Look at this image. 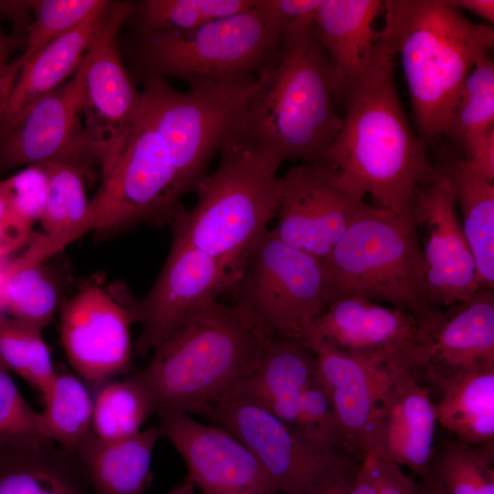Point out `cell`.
I'll use <instances>...</instances> for the list:
<instances>
[{
    "label": "cell",
    "instance_id": "obj_4",
    "mask_svg": "<svg viewBox=\"0 0 494 494\" xmlns=\"http://www.w3.org/2000/svg\"><path fill=\"white\" fill-rule=\"evenodd\" d=\"M382 39L400 58L420 138L446 134L464 82L494 44L489 26L448 0H385Z\"/></svg>",
    "mask_w": 494,
    "mask_h": 494
},
{
    "label": "cell",
    "instance_id": "obj_27",
    "mask_svg": "<svg viewBox=\"0 0 494 494\" xmlns=\"http://www.w3.org/2000/svg\"><path fill=\"white\" fill-rule=\"evenodd\" d=\"M48 181L47 198L40 219L44 232L33 236L15 263H41L81 236L90 201L85 170L81 164L66 161L41 164Z\"/></svg>",
    "mask_w": 494,
    "mask_h": 494
},
{
    "label": "cell",
    "instance_id": "obj_50",
    "mask_svg": "<svg viewBox=\"0 0 494 494\" xmlns=\"http://www.w3.org/2000/svg\"><path fill=\"white\" fill-rule=\"evenodd\" d=\"M166 494H196L195 485L188 478H185L180 484Z\"/></svg>",
    "mask_w": 494,
    "mask_h": 494
},
{
    "label": "cell",
    "instance_id": "obj_22",
    "mask_svg": "<svg viewBox=\"0 0 494 494\" xmlns=\"http://www.w3.org/2000/svg\"><path fill=\"white\" fill-rule=\"evenodd\" d=\"M297 338L314 352L317 381L329 399L346 452L362 458L370 450L371 423L393 366L349 356L308 332Z\"/></svg>",
    "mask_w": 494,
    "mask_h": 494
},
{
    "label": "cell",
    "instance_id": "obj_30",
    "mask_svg": "<svg viewBox=\"0 0 494 494\" xmlns=\"http://www.w3.org/2000/svg\"><path fill=\"white\" fill-rule=\"evenodd\" d=\"M440 393L436 420L457 441L473 446L494 442V367L472 372Z\"/></svg>",
    "mask_w": 494,
    "mask_h": 494
},
{
    "label": "cell",
    "instance_id": "obj_37",
    "mask_svg": "<svg viewBox=\"0 0 494 494\" xmlns=\"http://www.w3.org/2000/svg\"><path fill=\"white\" fill-rule=\"evenodd\" d=\"M256 0H145L134 5L141 32L183 33L252 8Z\"/></svg>",
    "mask_w": 494,
    "mask_h": 494
},
{
    "label": "cell",
    "instance_id": "obj_49",
    "mask_svg": "<svg viewBox=\"0 0 494 494\" xmlns=\"http://www.w3.org/2000/svg\"><path fill=\"white\" fill-rule=\"evenodd\" d=\"M419 494H446L442 485L430 470L424 478L420 484Z\"/></svg>",
    "mask_w": 494,
    "mask_h": 494
},
{
    "label": "cell",
    "instance_id": "obj_8",
    "mask_svg": "<svg viewBox=\"0 0 494 494\" xmlns=\"http://www.w3.org/2000/svg\"><path fill=\"white\" fill-rule=\"evenodd\" d=\"M187 194L170 156L141 103L117 162L90 201L82 235L106 237L139 224L168 223Z\"/></svg>",
    "mask_w": 494,
    "mask_h": 494
},
{
    "label": "cell",
    "instance_id": "obj_42",
    "mask_svg": "<svg viewBox=\"0 0 494 494\" xmlns=\"http://www.w3.org/2000/svg\"><path fill=\"white\" fill-rule=\"evenodd\" d=\"M323 0H257L259 7L267 12L284 29L313 18Z\"/></svg>",
    "mask_w": 494,
    "mask_h": 494
},
{
    "label": "cell",
    "instance_id": "obj_44",
    "mask_svg": "<svg viewBox=\"0 0 494 494\" xmlns=\"http://www.w3.org/2000/svg\"><path fill=\"white\" fill-rule=\"evenodd\" d=\"M382 476L381 459L370 451L362 457L349 494H379Z\"/></svg>",
    "mask_w": 494,
    "mask_h": 494
},
{
    "label": "cell",
    "instance_id": "obj_45",
    "mask_svg": "<svg viewBox=\"0 0 494 494\" xmlns=\"http://www.w3.org/2000/svg\"><path fill=\"white\" fill-rule=\"evenodd\" d=\"M381 483L379 494H419L420 484L406 475L397 464L381 456Z\"/></svg>",
    "mask_w": 494,
    "mask_h": 494
},
{
    "label": "cell",
    "instance_id": "obj_3",
    "mask_svg": "<svg viewBox=\"0 0 494 494\" xmlns=\"http://www.w3.org/2000/svg\"><path fill=\"white\" fill-rule=\"evenodd\" d=\"M266 329L239 302L217 298L198 306L132 374L146 392L153 414L194 413L230 394L252 371Z\"/></svg>",
    "mask_w": 494,
    "mask_h": 494
},
{
    "label": "cell",
    "instance_id": "obj_26",
    "mask_svg": "<svg viewBox=\"0 0 494 494\" xmlns=\"http://www.w3.org/2000/svg\"><path fill=\"white\" fill-rule=\"evenodd\" d=\"M316 381L311 348L300 338L274 335L252 371L226 397L247 399L270 412L287 411L296 407L299 393Z\"/></svg>",
    "mask_w": 494,
    "mask_h": 494
},
{
    "label": "cell",
    "instance_id": "obj_40",
    "mask_svg": "<svg viewBox=\"0 0 494 494\" xmlns=\"http://www.w3.org/2000/svg\"><path fill=\"white\" fill-rule=\"evenodd\" d=\"M3 181L14 209L33 225L40 221L48 190L42 165L26 166Z\"/></svg>",
    "mask_w": 494,
    "mask_h": 494
},
{
    "label": "cell",
    "instance_id": "obj_31",
    "mask_svg": "<svg viewBox=\"0 0 494 494\" xmlns=\"http://www.w3.org/2000/svg\"><path fill=\"white\" fill-rule=\"evenodd\" d=\"M41 395L48 438L76 453L93 435V400L87 387L73 373L57 370Z\"/></svg>",
    "mask_w": 494,
    "mask_h": 494
},
{
    "label": "cell",
    "instance_id": "obj_24",
    "mask_svg": "<svg viewBox=\"0 0 494 494\" xmlns=\"http://www.w3.org/2000/svg\"><path fill=\"white\" fill-rule=\"evenodd\" d=\"M0 494H94L79 456L52 441L0 445Z\"/></svg>",
    "mask_w": 494,
    "mask_h": 494
},
{
    "label": "cell",
    "instance_id": "obj_9",
    "mask_svg": "<svg viewBox=\"0 0 494 494\" xmlns=\"http://www.w3.org/2000/svg\"><path fill=\"white\" fill-rule=\"evenodd\" d=\"M231 291L272 333L296 338L334 299L319 258L268 230L245 259Z\"/></svg>",
    "mask_w": 494,
    "mask_h": 494
},
{
    "label": "cell",
    "instance_id": "obj_39",
    "mask_svg": "<svg viewBox=\"0 0 494 494\" xmlns=\"http://www.w3.org/2000/svg\"><path fill=\"white\" fill-rule=\"evenodd\" d=\"M50 441L41 413L27 403L9 371L0 367V445Z\"/></svg>",
    "mask_w": 494,
    "mask_h": 494
},
{
    "label": "cell",
    "instance_id": "obj_10",
    "mask_svg": "<svg viewBox=\"0 0 494 494\" xmlns=\"http://www.w3.org/2000/svg\"><path fill=\"white\" fill-rule=\"evenodd\" d=\"M209 90L172 89L165 78L145 76L141 103L166 148L188 193L207 166L246 102L263 81Z\"/></svg>",
    "mask_w": 494,
    "mask_h": 494
},
{
    "label": "cell",
    "instance_id": "obj_43",
    "mask_svg": "<svg viewBox=\"0 0 494 494\" xmlns=\"http://www.w3.org/2000/svg\"><path fill=\"white\" fill-rule=\"evenodd\" d=\"M361 459L358 462L352 456H346L328 477L305 494H349Z\"/></svg>",
    "mask_w": 494,
    "mask_h": 494
},
{
    "label": "cell",
    "instance_id": "obj_34",
    "mask_svg": "<svg viewBox=\"0 0 494 494\" xmlns=\"http://www.w3.org/2000/svg\"><path fill=\"white\" fill-rule=\"evenodd\" d=\"M152 414L146 392L134 379L109 381L93 400V436L103 441L130 437Z\"/></svg>",
    "mask_w": 494,
    "mask_h": 494
},
{
    "label": "cell",
    "instance_id": "obj_46",
    "mask_svg": "<svg viewBox=\"0 0 494 494\" xmlns=\"http://www.w3.org/2000/svg\"><path fill=\"white\" fill-rule=\"evenodd\" d=\"M1 16L8 17L5 12L2 1H0V17ZM21 41L22 39L20 38L6 33L0 26V113L4 109L8 97L5 83V76L10 64L15 59H12V55L20 45Z\"/></svg>",
    "mask_w": 494,
    "mask_h": 494
},
{
    "label": "cell",
    "instance_id": "obj_11",
    "mask_svg": "<svg viewBox=\"0 0 494 494\" xmlns=\"http://www.w3.org/2000/svg\"><path fill=\"white\" fill-rule=\"evenodd\" d=\"M197 413L226 429L246 446L278 493H306L348 456L309 442L263 406L247 399L226 397L202 407Z\"/></svg>",
    "mask_w": 494,
    "mask_h": 494
},
{
    "label": "cell",
    "instance_id": "obj_35",
    "mask_svg": "<svg viewBox=\"0 0 494 494\" xmlns=\"http://www.w3.org/2000/svg\"><path fill=\"white\" fill-rule=\"evenodd\" d=\"M40 328L0 312V367L42 394L56 373Z\"/></svg>",
    "mask_w": 494,
    "mask_h": 494
},
{
    "label": "cell",
    "instance_id": "obj_13",
    "mask_svg": "<svg viewBox=\"0 0 494 494\" xmlns=\"http://www.w3.org/2000/svg\"><path fill=\"white\" fill-rule=\"evenodd\" d=\"M238 274L207 253L172 241L169 254L154 285L141 300L117 289L115 295L133 322L142 326L134 353L145 356L166 339L203 302L228 290Z\"/></svg>",
    "mask_w": 494,
    "mask_h": 494
},
{
    "label": "cell",
    "instance_id": "obj_23",
    "mask_svg": "<svg viewBox=\"0 0 494 494\" xmlns=\"http://www.w3.org/2000/svg\"><path fill=\"white\" fill-rule=\"evenodd\" d=\"M113 5V2L107 1L81 24L56 38L22 67L0 113V132L32 103L73 76L108 23Z\"/></svg>",
    "mask_w": 494,
    "mask_h": 494
},
{
    "label": "cell",
    "instance_id": "obj_29",
    "mask_svg": "<svg viewBox=\"0 0 494 494\" xmlns=\"http://www.w3.org/2000/svg\"><path fill=\"white\" fill-rule=\"evenodd\" d=\"M444 168L454 183L462 230L472 252L480 286L494 285V187L465 160L452 159Z\"/></svg>",
    "mask_w": 494,
    "mask_h": 494
},
{
    "label": "cell",
    "instance_id": "obj_36",
    "mask_svg": "<svg viewBox=\"0 0 494 494\" xmlns=\"http://www.w3.org/2000/svg\"><path fill=\"white\" fill-rule=\"evenodd\" d=\"M106 2L105 0L27 1L35 17L27 28L24 52L15 58L8 68L5 81L8 94L20 70L27 61L56 38L81 24Z\"/></svg>",
    "mask_w": 494,
    "mask_h": 494
},
{
    "label": "cell",
    "instance_id": "obj_28",
    "mask_svg": "<svg viewBox=\"0 0 494 494\" xmlns=\"http://www.w3.org/2000/svg\"><path fill=\"white\" fill-rule=\"evenodd\" d=\"M161 436L158 426L113 441L92 435L76 454L94 494H145L153 478V451Z\"/></svg>",
    "mask_w": 494,
    "mask_h": 494
},
{
    "label": "cell",
    "instance_id": "obj_7",
    "mask_svg": "<svg viewBox=\"0 0 494 494\" xmlns=\"http://www.w3.org/2000/svg\"><path fill=\"white\" fill-rule=\"evenodd\" d=\"M139 56L146 76H171L190 90L255 81L276 62L283 27L255 5L183 33L141 32Z\"/></svg>",
    "mask_w": 494,
    "mask_h": 494
},
{
    "label": "cell",
    "instance_id": "obj_25",
    "mask_svg": "<svg viewBox=\"0 0 494 494\" xmlns=\"http://www.w3.org/2000/svg\"><path fill=\"white\" fill-rule=\"evenodd\" d=\"M382 11L380 0H323L315 13L314 34L347 83L370 65L379 50L381 33L372 25Z\"/></svg>",
    "mask_w": 494,
    "mask_h": 494
},
{
    "label": "cell",
    "instance_id": "obj_47",
    "mask_svg": "<svg viewBox=\"0 0 494 494\" xmlns=\"http://www.w3.org/2000/svg\"><path fill=\"white\" fill-rule=\"evenodd\" d=\"M478 175L492 181L494 178V131L465 160Z\"/></svg>",
    "mask_w": 494,
    "mask_h": 494
},
{
    "label": "cell",
    "instance_id": "obj_1",
    "mask_svg": "<svg viewBox=\"0 0 494 494\" xmlns=\"http://www.w3.org/2000/svg\"><path fill=\"white\" fill-rule=\"evenodd\" d=\"M394 57L381 38L370 65L347 83L346 113L321 161L358 198L370 194L381 208L403 214L413 210L436 168L402 106Z\"/></svg>",
    "mask_w": 494,
    "mask_h": 494
},
{
    "label": "cell",
    "instance_id": "obj_12",
    "mask_svg": "<svg viewBox=\"0 0 494 494\" xmlns=\"http://www.w3.org/2000/svg\"><path fill=\"white\" fill-rule=\"evenodd\" d=\"M134 11L130 2H113L108 23L85 55L83 135L88 156L100 164L102 177L123 152L140 102L116 44L117 33Z\"/></svg>",
    "mask_w": 494,
    "mask_h": 494
},
{
    "label": "cell",
    "instance_id": "obj_17",
    "mask_svg": "<svg viewBox=\"0 0 494 494\" xmlns=\"http://www.w3.org/2000/svg\"><path fill=\"white\" fill-rule=\"evenodd\" d=\"M453 180L436 168L419 193L413 214L425 231L422 247L429 299L437 307H449L471 296L480 286L476 263L456 213Z\"/></svg>",
    "mask_w": 494,
    "mask_h": 494
},
{
    "label": "cell",
    "instance_id": "obj_41",
    "mask_svg": "<svg viewBox=\"0 0 494 494\" xmlns=\"http://www.w3.org/2000/svg\"><path fill=\"white\" fill-rule=\"evenodd\" d=\"M33 224L22 218L11 205L3 179H0V261L9 253L27 246Z\"/></svg>",
    "mask_w": 494,
    "mask_h": 494
},
{
    "label": "cell",
    "instance_id": "obj_20",
    "mask_svg": "<svg viewBox=\"0 0 494 494\" xmlns=\"http://www.w3.org/2000/svg\"><path fill=\"white\" fill-rule=\"evenodd\" d=\"M493 289L479 287L447 307L426 328L417 379L441 392L467 375L494 367Z\"/></svg>",
    "mask_w": 494,
    "mask_h": 494
},
{
    "label": "cell",
    "instance_id": "obj_15",
    "mask_svg": "<svg viewBox=\"0 0 494 494\" xmlns=\"http://www.w3.org/2000/svg\"><path fill=\"white\" fill-rule=\"evenodd\" d=\"M363 205L324 162L303 163L280 177L278 221L272 231L323 261Z\"/></svg>",
    "mask_w": 494,
    "mask_h": 494
},
{
    "label": "cell",
    "instance_id": "obj_2",
    "mask_svg": "<svg viewBox=\"0 0 494 494\" xmlns=\"http://www.w3.org/2000/svg\"><path fill=\"white\" fill-rule=\"evenodd\" d=\"M313 20L285 30L275 64L231 128L282 163L321 161L343 121L338 104L347 82L317 41Z\"/></svg>",
    "mask_w": 494,
    "mask_h": 494
},
{
    "label": "cell",
    "instance_id": "obj_33",
    "mask_svg": "<svg viewBox=\"0 0 494 494\" xmlns=\"http://www.w3.org/2000/svg\"><path fill=\"white\" fill-rule=\"evenodd\" d=\"M494 63L479 59L467 77L446 134L459 142L467 156L494 131Z\"/></svg>",
    "mask_w": 494,
    "mask_h": 494
},
{
    "label": "cell",
    "instance_id": "obj_21",
    "mask_svg": "<svg viewBox=\"0 0 494 494\" xmlns=\"http://www.w3.org/2000/svg\"><path fill=\"white\" fill-rule=\"evenodd\" d=\"M429 389L409 370L392 367L370 432V451L424 478L432 467L436 426Z\"/></svg>",
    "mask_w": 494,
    "mask_h": 494
},
{
    "label": "cell",
    "instance_id": "obj_6",
    "mask_svg": "<svg viewBox=\"0 0 494 494\" xmlns=\"http://www.w3.org/2000/svg\"><path fill=\"white\" fill-rule=\"evenodd\" d=\"M335 297L360 296L413 315L423 326L441 309L429 299L413 211L398 214L364 203L322 261Z\"/></svg>",
    "mask_w": 494,
    "mask_h": 494
},
{
    "label": "cell",
    "instance_id": "obj_48",
    "mask_svg": "<svg viewBox=\"0 0 494 494\" xmlns=\"http://www.w3.org/2000/svg\"><path fill=\"white\" fill-rule=\"evenodd\" d=\"M448 2L460 10L465 9L489 22L494 21L493 0H448Z\"/></svg>",
    "mask_w": 494,
    "mask_h": 494
},
{
    "label": "cell",
    "instance_id": "obj_38",
    "mask_svg": "<svg viewBox=\"0 0 494 494\" xmlns=\"http://www.w3.org/2000/svg\"><path fill=\"white\" fill-rule=\"evenodd\" d=\"M493 443L447 444L431 471L446 494H494Z\"/></svg>",
    "mask_w": 494,
    "mask_h": 494
},
{
    "label": "cell",
    "instance_id": "obj_19",
    "mask_svg": "<svg viewBox=\"0 0 494 494\" xmlns=\"http://www.w3.org/2000/svg\"><path fill=\"white\" fill-rule=\"evenodd\" d=\"M158 416L162 436L186 463V478L205 494H278L254 455L226 429L202 424L186 413Z\"/></svg>",
    "mask_w": 494,
    "mask_h": 494
},
{
    "label": "cell",
    "instance_id": "obj_18",
    "mask_svg": "<svg viewBox=\"0 0 494 494\" xmlns=\"http://www.w3.org/2000/svg\"><path fill=\"white\" fill-rule=\"evenodd\" d=\"M85 68L84 56L70 80L39 98L0 132V173L57 161L84 166L89 157L82 127Z\"/></svg>",
    "mask_w": 494,
    "mask_h": 494
},
{
    "label": "cell",
    "instance_id": "obj_14",
    "mask_svg": "<svg viewBox=\"0 0 494 494\" xmlns=\"http://www.w3.org/2000/svg\"><path fill=\"white\" fill-rule=\"evenodd\" d=\"M302 332L349 356L400 367L413 375L425 338L424 328L411 313L354 295L335 297Z\"/></svg>",
    "mask_w": 494,
    "mask_h": 494
},
{
    "label": "cell",
    "instance_id": "obj_16",
    "mask_svg": "<svg viewBox=\"0 0 494 494\" xmlns=\"http://www.w3.org/2000/svg\"><path fill=\"white\" fill-rule=\"evenodd\" d=\"M131 316L124 305L97 284H86L64 303L60 340L75 372L102 385L131 366Z\"/></svg>",
    "mask_w": 494,
    "mask_h": 494
},
{
    "label": "cell",
    "instance_id": "obj_5",
    "mask_svg": "<svg viewBox=\"0 0 494 494\" xmlns=\"http://www.w3.org/2000/svg\"><path fill=\"white\" fill-rule=\"evenodd\" d=\"M217 169L196 188L191 209L182 208L170 226L172 241L213 257L239 275L240 270L276 216L282 162L271 151L253 145L231 131L219 149Z\"/></svg>",
    "mask_w": 494,
    "mask_h": 494
},
{
    "label": "cell",
    "instance_id": "obj_32",
    "mask_svg": "<svg viewBox=\"0 0 494 494\" xmlns=\"http://www.w3.org/2000/svg\"><path fill=\"white\" fill-rule=\"evenodd\" d=\"M60 286L41 263L14 261L0 272V312L35 325H49L60 304Z\"/></svg>",
    "mask_w": 494,
    "mask_h": 494
}]
</instances>
